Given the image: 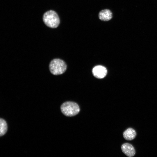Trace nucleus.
Masks as SVG:
<instances>
[{"instance_id":"nucleus-2","label":"nucleus","mask_w":157,"mask_h":157,"mask_svg":"<svg viewBox=\"0 0 157 157\" xmlns=\"http://www.w3.org/2000/svg\"><path fill=\"white\" fill-rule=\"evenodd\" d=\"M43 19L44 24L51 28L57 27L60 24V19L57 14L52 10L46 12L43 16Z\"/></svg>"},{"instance_id":"nucleus-7","label":"nucleus","mask_w":157,"mask_h":157,"mask_svg":"<svg viewBox=\"0 0 157 157\" xmlns=\"http://www.w3.org/2000/svg\"><path fill=\"white\" fill-rule=\"evenodd\" d=\"M99 19L104 21H108L110 20L112 17V14L109 10L105 9L101 10L99 14Z\"/></svg>"},{"instance_id":"nucleus-6","label":"nucleus","mask_w":157,"mask_h":157,"mask_svg":"<svg viewBox=\"0 0 157 157\" xmlns=\"http://www.w3.org/2000/svg\"><path fill=\"white\" fill-rule=\"evenodd\" d=\"M136 134L135 130L131 128L127 129L123 133L124 138L127 140H131L134 139Z\"/></svg>"},{"instance_id":"nucleus-3","label":"nucleus","mask_w":157,"mask_h":157,"mask_svg":"<svg viewBox=\"0 0 157 157\" xmlns=\"http://www.w3.org/2000/svg\"><path fill=\"white\" fill-rule=\"evenodd\" d=\"M51 72L53 75H58L63 73L67 69V65L63 60L56 58L52 60L49 65Z\"/></svg>"},{"instance_id":"nucleus-5","label":"nucleus","mask_w":157,"mask_h":157,"mask_svg":"<svg viewBox=\"0 0 157 157\" xmlns=\"http://www.w3.org/2000/svg\"><path fill=\"white\" fill-rule=\"evenodd\" d=\"M121 148L123 152L127 156L131 157L135 155V151L134 148L131 144L124 143L122 145Z\"/></svg>"},{"instance_id":"nucleus-4","label":"nucleus","mask_w":157,"mask_h":157,"mask_svg":"<svg viewBox=\"0 0 157 157\" xmlns=\"http://www.w3.org/2000/svg\"><path fill=\"white\" fill-rule=\"evenodd\" d=\"M92 72L93 75L98 78H104L107 74V70L104 67L101 65H97L92 69Z\"/></svg>"},{"instance_id":"nucleus-8","label":"nucleus","mask_w":157,"mask_h":157,"mask_svg":"<svg viewBox=\"0 0 157 157\" xmlns=\"http://www.w3.org/2000/svg\"><path fill=\"white\" fill-rule=\"evenodd\" d=\"M0 135H3L6 133L7 130V126L6 121L0 118Z\"/></svg>"},{"instance_id":"nucleus-1","label":"nucleus","mask_w":157,"mask_h":157,"mask_svg":"<svg viewBox=\"0 0 157 157\" xmlns=\"http://www.w3.org/2000/svg\"><path fill=\"white\" fill-rule=\"evenodd\" d=\"M62 113L65 116L72 117L77 114L80 109L78 104L72 101H66L63 103L60 107Z\"/></svg>"}]
</instances>
